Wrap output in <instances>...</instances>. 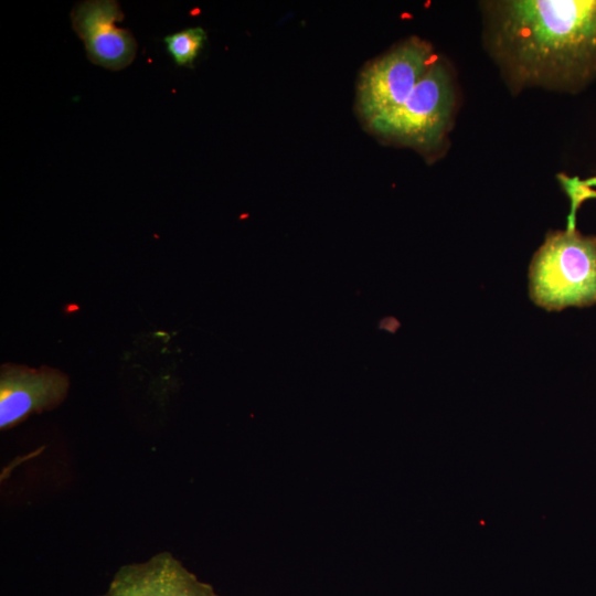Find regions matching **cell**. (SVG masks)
Masks as SVG:
<instances>
[{
	"instance_id": "3",
	"label": "cell",
	"mask_w": 596,
	"mask_h": 596,
	"mask_svg": "<svg viewBox=\"0 0 596 596\" xmlns=\"http://www.w3.org/2000/svg\"><path fill=\"white\" fill-rule=\"evenodd\" d=\"M455 92L448 68L435 61L398 107L368 123L376 135L419 150L437 148L453 117Z\"/></svg>"
},
{
	"instance_id": "1",
	"label": "cell",
	"mask_w": 596,
	"mask_h": 596,
	"mask_svg": "<svg viewBox=\"0 0 596 596\" xmlns=\"http://www.w3.org/2000/svg\"><path fill=\"white\" fill-rule=\"evenodd\" d=\"M486 40L509 83L572 89L596 75V0L485 2Z\"/></svg>"
},
{
	"instance_id": "2",
	"label": "cell",
	"mask_w": 596,
	"mask_h": 596,
	"mask_svg": "<svg viewBox=\"0 0 596 596\" xmlns=\"http://www.w3.org/2000/svg\"><path fill=\"white\" fill-rule=\"evenodd\" d=\"M529 292L546 310L596 304V237L575 227L550 232L529 268Z\"/></svg>"
},
{
	"instance_id": "5",
	"label": "cell",
	"mask_w": 596,
	"mask_h": 596,
	"mask_svg": "<svg viewBox=\"0 0 596 596\" xmlns=\"http://www.w3.org/2000/svg\"><path fill=\"white\" fill-rule=\"evenodd\" d=\"M123 19L120 6L114 0L83 1L73 8V30L83 41L92 63L111 71L131 64L137 43L129 30L116 25Z\"/></svg>"
},
{
	"instance_id": "4",
	"label": "cell",
	"mask_w": 596,
	"mask_h": 596,
	"mask_svg": "<svg viewBox=\"0 0 596 596\" xmlns=\"http://www.w3.org/2000/svg\"><path fill=\"white\" fill-rule=\"evenodd\" d=\"M432 45L411 38L372 61L361 73L356 105L369 123L402 105L435 62Z\"/></svg>"
},
{
	"instance_id": "8",
	"label": "cell",
	"mask_w": 596,
	"mask_h": 596,
	"mask_svg": "<svg viewBox=\"0 0 596 596\" xmlns=\"http://www.w3.org/2000/svg\"><path fill=\"white\" fill-rule=\"evenodd\" d=\"M206 41L205 31L189 28L164 38L167 50L179 66H192Z\"/></svg>"
},
{
	"instance_id": "7",
	"label": "cell",
	"mask_w": 596,
	"mask_h": 596,
	"mask_svg": "<svg viewBox=\"0 0 596 596\" xmlns=\"http://www.w3.org/2000/svg\"><path fill=\"white\" fill-rule=\"evenodd\" d=\"M99 596H220L173 554L160 552L145 562L123 565Z\"/></svg>"
},
{
	"instance_id": "9",
	"label": "cell",
	"mask_w": 596,
	"mask_h": 596,
	"mask_svg": "<svg viewBox=\"0 0 596 596\" xmlns=\"http://www.w3.org/2000/svg\"><path fill=\"white\" fill-rule=\"evenodd\" d=\"M577 184L581 185V187H586V188L596 185V177L587 179V180H585L583 182H578Z\"/></svg>"
},
{
	"instance_id": "6",
	"label": "cell",
	"mask_w": 596,
	"mask_h": 596,
	"mask_svg": "<svg viewBox=\"0 0 596 596\" xmlns=\"http://www.w3.org/2000/svg\"><path fill=\"white\" fill-rule=\"evenodd\" d=\"M70 387L67 375L43 366L6 364L0 374V428L9 429L31 414L58 406Z\"/></svg>"
}]
</instances>
